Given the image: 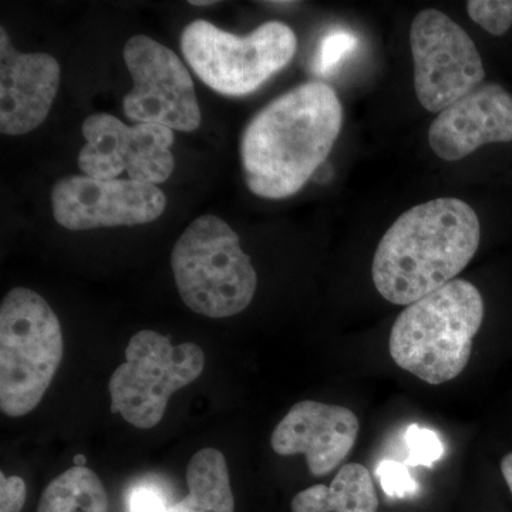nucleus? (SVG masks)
Masks as SVG:
<instances>
[{"label": "nucleus", "instance_id": "obj_1", "mask_svg": "<svg viewBox=\"0 0 512 512\" xmlns=\"http://www.w3.org/2000/svg\"><path fill=\"white\" fill-rule=\"evenodd\" d=\"M342 124V103L328 84L305 83L276 97L242 133V171L249 191L268 200L301 191L325 163Z\"/></svg>", "mask_w": 512, "mask_h": 512}, {"label": "nucleus", "instance_id": "obj_2", "mask_svg": "<svg viewBox=\"0 0 512 512\" xmlns=\"http://www.w3.org/2000/svg\"><path fill=\"white\" fill-rule=\"evenodd\" d=\"M480 239V220L467 202H423L400 215L380 239L373 284L386 301L412 305L454 281L476 255Z\"/></svg>", "mask_w": 512, "mask_h": 512}, {"label": "nucleus", "instance_id": "obj_3", "mask_svg": "<svg viewBox=\"0 0 512 512\" xmlns=\"http://www.w3.org/2000/svg\"><path fill=\"white\" fill-rule=\"evenodd\" d=\"M483 320L480 291L466 279H454L400 313L390 332V356L423 382H450L470 362Z\"/></svg>", "mask_w": 512, "mask_h": 512}, {"label": "nucleus", "instance_id": "obj_4", "mask_svg": "<svg viewBox=\"0 0 512 512\" xmlns=\"http://www.w3.org/2000/svg\"><path fill=\"white\" fill-rule=\"evenodd\" d=\"M171 268L185 305L207 318L244 312L258 286L237 232L215 215H202L185 229L175 242Z\"/></svg>", "mask_w": 512, "mask_h": 512}, {"label": "nucleus", "instance_id": "obj_5", "mask_svg": "<svg viewBox=\"0 0 512 512\" xmlns=\"http://www.w3.org/2000/svg\"><path fill=\"white\" fill-rule=\"evenodd\" d=\"M60 320L28 288L6 293L0 305V410L23 417L39 406L63 360Z\"/></svg>", "mask_w": 512, "mask_h": 512}, {"label": "nucleus", "instance_id": "obj_6", "mask_svg": "<svg viewBox=\"0 0 512 512\" xmlns=\"http://www.w3.org/2000/svg\"><path fill=\"white\" fill-rule=\"evenodd\" d=\"M180 43L185 60L202 82L231 97L254 93L291 63L298 47L292 28L276 20L248 36L195 20L183 30Z\"/></svg>", "mask_w": 512, "mask_h": 512}, {"label": "nucleus", "instance_id": "obj_7", "mask_svg": "<svg viewBox=\"0 0 512 512\" xmlns=\"http://www.w3.org/2000/svg\"><path fill=\"white\" fill-rule=\"evenodd\" d=\"M204 367V352L195 343L173 346L167 336L141 330L128 342L126 362L110 377L111 413L137 429H153L170 397L197 380Z\"/></svg>", "mask_w": 512, "mask_h": 512}, {"label": "nucleus", "instance_id": "obj_8", "mask_svg": "<svg viewBox=\"0 0 512 512\" xmlns=\"http://www.w3.org/2000/svg\"><path fill=\"white\" fill-rule=\"evenodd\" d=\"M417 100L441 113L484 82L483 59L466 30L437 9L421 10L410 29Z\"/></svg>", "mask_w": 512, "mask_h": 512}, {"label": "nucleus", "instance_id": "obj_9", "mask_svg": "<svg viewBox=\"0 0 512 512\" xmlns=\"http://www.w3.org/2000/svg\"><path fill=\"white\" fill-rule=\"evenodd\" d=\"M123 56L133 79V89L123 100L127 119L163 124L184 133L200 127L194 82L173 50L151 37L138 35L128 40Z\"/></svg>", "mask_w": 512, "mask_h": 512}, {"label": "nucleus", "instance_id": "obj_10", "mask_svg": "<svg viewBox=\"0 0 512 512\" xmlns=\"http://www.w3.org/2000/svg\"><path fill=\"white\" fill-rule=\"evenodd\" d=\"M50 197L55 220L70 231L148 224L167 207V198L157 185L130 178L69 175L53 185Z\"/></svg>", "mask_w": 512, "mask_h": 512}, {"label": "nucleus", "instance_id": "obj_11", "mask_svg": "<svg viewBox=\"0 0 512 512\" xmlns=\"http://www.w3.org/2000/svg\"><path fill=\"white\" fill-rule=\"evenodd\" d=\"M359 430L348 407L303 400L279 421L271 446L279 456H305L312 476L325 477L349 456Z\"/></svg>", "mask_w": 512, "mask_h": 512}, {"label": "nucleus", "instance_id": "obj_12", "mask_svg": "<svg viewBox=\"0 0 512 512\" xmlns=\"http://www.w3.org/2000/svg\"><path fill=\"white\" fill-rule=\"evenodd\" d=\"M60 86V66L47 53H22L0 29V131L22 136L39 127Z\"/></svg>", "mask_w": 512, "mask_h": 512}, {"label": "nucleus", "instance_id": "obj_13", "mask_svg": "<svg viewBox=\"0 0 512 512\" xmlns=\"http://www.w3.org/2000/svg\"><path fill=\"white\" fill-rule=\"evenodd\" d=\"M512 141V94L500 84H481L441 111L431 123V150L444 161L463 160L478 148Z\"/></svg>", "mask_w": 512, "mask_h": 512}, {"label": "nucleus", "instance_id": "obj_14", "mask_svg": "<svg viewBox=\"0 0 512 512\" xmlns=\"http://www.w3.org/2000/svg\"><path fill=\"white\" fill-rule=\"evenodd\" d=\"M86 138L80 150L79 168L87 177L116 180L127 170L133 154V128L109 113H96L83 121Z\"/></svg>", "mask_w": 512, "mask_h": 512}, {"label": "nucleus", "instance_id": "obj_15", "mask_svg": "<svg viewBox=\"0 0 512 512\" xmlns=\"http://www.w3.org/2000/svg\"><path fill=\"white\" fill-rule=\"evenodd\" d=\"M292 512H379L372 474L362 464L340 467L329 485L306 488L293 497Z\"/></svg>", "mask_w": 512, "mask_h": 512}, {"label": "nucleus", "instance_id": "obj_16", "mask_svg": "<svg viewBox=\"0 0 512 512\" xmlns=\"http://www.w3.org/2000/svg\"><path fill=\"white\" fill-rule=\"evenodd\" d=\"M188 494L168 512H235L229 470L217 448H202L187 467Z\"/></svg>", "mask_w": 512, "mask_h": 512}, {"label": "nucleus", "instance_id": "obj_17", "mask_svg": "<svg viewBox=\"0 0 512 512\" xmlns=\"http://www.w3.org/2000/svg\"><path fill=\"white\" fill-rule=\"evenodd\" d=\"M37 512H109V495L93 470L72 467L47 485Z\"/></svg>", "mask_w": 512, "mask_h": 512}, {"label": "nucleus", "instance_id": "obj_18", "mask_svg": "<svg viewBox=\"0 0 512 512\" xmlns=\"http://www.w3.org/2000/svg\"><path fill=\"white\" fill-rule=\"evenodd\" d=\"M131 128L133 154L127 164L128 177L140 183H165L174 171V130L156 123H136Z\"/></svg>", "mask_w": 512, "mask_h": 512}, {"label": "nucleus", "instance_id": "obj_19", "mask_svg": "<svg viewBox=\"0 0 512 512\" xmlns=\"http://www.w3.org/2000/svg\"><path fill=\"white\" fill-rule=\"evenodd\" d=\"M467 10L470 18L490 35L503 36L512 26L511 0H470Z\"/></svg>", "mask_w": 512, "mask_h": 512}, {"label": "nucleus", "instance_id": "obj_20", "mask_svg": "<svg viewBox=\"0 0 512 512\" xmlns=\"http://www.w3.org/2000/svg\"><path fill=\"white\" fill-rule=\"evenodd\" d=\"M407 466L431 467L444 454L443 443L433 430L410 426L406 433Z\"/></svg>", "mask_w": 512, "mask_h": 512}, {"label": "nucleus", "instance_id": "obj_21", "mask_svg": "<svg viewBox=\"0 0 512 512\" xmlns=\"http://www.w3.org/2000/svg\"><path fill=\"white\" fill-rule=\"evenodd\" d=\"M377 477L389 497L404 498L417 491L416 481L410 476L406 464L399 461H383L377 467Z\"/></svg>", "mask_w": 512, "mask_h": 512}, {"label": "nucleus", "instance_id": "obj_22", "mask_svg": "<svg viewBox=\"0 0 512 512\" xmlns=\"http://www.w3.org/2000/svg\"><path fill=\"white\" fill-rule=\"evenodd\" d=\"M356 45L355 36L346 30H336L323 39L318 57H316V72L326 73L338 64L346 53Z\"/></svg>", "mask_w": 512, "mask_h": 512}, {"label": "nucleus", "instance_id": "obj_23", "mask_svg": "<svg viewBox=\"0 0 512 512\" xmlns=\"http://www.w3.org/2000/svg\"><path fill=\"white\" fill-rule=\"evenodd\" d=\"M25 503V480L0 473V512H22Z\"/></svg>", "mask_w": 512, "mask_h": 512}, {"label": "nucleus", "instance_id": "obj_24", "mask_svg": "<svg viewBox=\"0 0 512 512\" xmlns=\"http://www.w3.org/2000/svg\"><path fill=\"white\" fill-rule=\"evenodd\" d=\"M130 512H168V505L153 488L140 487L130 498Z\"/></svg>", "mask_w": 512, "mask_h": 512}, {"label": "nucleus", "instance_id": "obj_25", "mask_svg": "<svg viewBox=\"0 0 512 512\" xmlns=\"http://www.w3.org/2000/svg\"><path fill=\"white\" fill-rule=\"evenodd\" d=\"M501 473H503L505 483H507L512 494V453L507 454L501 461Z\"/></svg>", "mask_w": 512, "mask_h": 512}, {"label": "nucleus", "instance_id": "obj_26", "mask_svg": "<svg viewBox=\"0 0 512 512\" xmlns=\"http://www.w3.org/2000/svg\"><path fill=\"white\" fill-rule=\"evenodd\" d=\"M74 467H86L87 457L84 454H76L73 458Z\"/></svg>", "mask_w": 512, "mask_h": 512}, {"label": "nucleus", "instance_id": "obj_27", "mask_svg": "<svg viewBox=\"0 0 512 512\" xmlns=\"http://www.w3.org/2000/svg\"><path fill=\"white\" fill-rule=\"evenodd\" d=\"M188 3L192 6H212L217 2H214V0H190Z\"/></svg>", "mask_w": 512, "mask_h": 512}, {"label": "nucleus", "instance_id": "obj_28", "mask_svg": "<svg viewBox=\"0 0 512 512\" xmlns=\"http://www.w3.org/2000/svg\"><path fill=\"white\" fill-rule=\"evenodd\" d=\"M269 6H292L295 5L293 2H266Z\"/></svg>", "mask_w": 512, "mask_h": 512}]
</instances>
